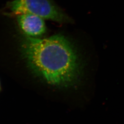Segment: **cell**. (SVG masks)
<instances>
[{
	"label": "cell",
	"instance_id": "6da1fadb",
	"mask_svg": "<svg viewBox=\"0 0 124 124\" xmlns=\"http://www.w3.org/2000/svg\"><path fill=\"white\" fill-rule=\"evenodd\" d=\"M21 47L31 70L45 83L65 87L74 84L78 79L79 58L64 36L57 35L43 39L27 36Z\"/></svg>",
	"mask_w": 124,
	"mask_h": 124
},
{
	"label": "cell",
	"instance_id": "7a4b0ae2",
	"mask_svg": "<svg viewBox=\"0 0 124 124\" xmlns=\"http://www.w3.org/2000/svg\"><path fill=\"white\" fill-rule=\"evenodd\" d=\"M8 9L13 16L30 13L56 22L69 21L67 16L50 0H13L8 5Z\"/></svg>",
	"mask_w": 124,
	"mask_h": 124
},
{
	"label": "cell",
	"instance_id": "3957f363",
	"mask_svg": "<svg viewBox=\"0 0 124 124\" xmlns=\"http://www.w3.org/2000/svg\"><path fill=\"white\" fill-rule=\"evenodd\" d=\"M17 17L19 27L27 36L37 38L46 33V28L43 18L30 13L20 14Z\"/></svg>",
	"mask_w": 124,
	"mask_h": 124
}]
</instances>
